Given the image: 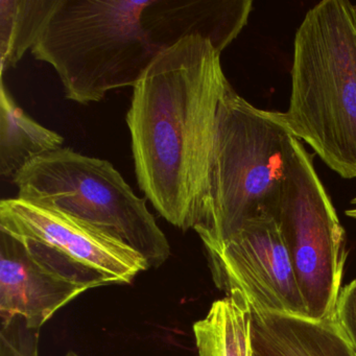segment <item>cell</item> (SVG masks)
I'll return each mask as SVG.
<instances>
[{
    "label": "cell",
    "mask_w": 356,
    "mask_h": 356,
    "mask_svg": "<svg viewBox=\"0 0 356 356\" xmlns=\"http://www.w3.org/2000/svg\"><path fill=\"white\" fill-rule=\"evenodd\" d=\"M220 55L201 37L158 54L127 113L139 188L182 231L207 216L218 108L231 85Z\"/></svg>",
    "instance_id": "cell-1"
},
{
    "label": "cell",
    "mask_w": 356,
    "mask_h": 356,
    "mask_svg": "<svg viewBox=\"0 0 356 356\" xmlns=\"http://www.w3.org/2000/svg\"><path fill=\"white\" fill-rule=\"evenodd\" d=\"M289 108L291 134L343 179L356 178V9L323 0L293 40Z\"/></svg>",
    "instance_id": "cell-2"
},
{
    "label": "cell",
    "mask_w": 356,
    "mask_h": 356,
    "mask_svg": "<svg viewBox=\"0 0 356 356\" xmlns=\"http://www.w3.org/2000/svg\"><path fill=\"white\" fill-rule=\"evenodd\" d=\"M149 0H59L32 49L53 66L66 99L99 103L136 86L160 54L141 24Z\"/></svg>",
    "instance_id": "cell-3"
},
{
    "label": "cell",
    "mask_w": 356,
    "mask_h": 356,
    "mask_svg": "<svg viewBox=\"0 0 356 356\" xmlns=\"http://www.w3.org/2000/svg\"><path fill=\"white\" fill-rule=\"evenodd\" d=\"M282 112L258 109L229 86L218 108L204 248L226 241L248 220L270 216L286 172L291 136Z\"/></svg>",
    "instance_id": "cell-4"
},
{
    "label": "cell",
    "mask_w": 356,
    "mask_h": 356,
    "mask_svg": "<svg viewBox=\"0 0 356 356\" xmlns=\"http://www.w3.org/2000/svg\"><path fill=\"white\" fill-rule=\"evenodd\" d=\"M12 181L19 199L65 212L118 237L149 268L170 257L168 237L145 199L107 160L61 147L31 162Z\"/></svg>",
    "instance_id": "cell-5"
},
{
    "label": "cell",
    "mask_w": 356,
    "mask_h": 356,
    "mask_svg": "<svg viewBox=\"0 0 356 356\" xmlns=\"http://www.w3.org/2000/svg\"><path fill=\"white\" fill-rule=\"evenodd\" d=\"M270 216L282 230L308 318L337 320L348 257L345 229L312 155L293 135L287 147L284 180Z\"/></svg>",
    "instance_id": "cell-6"
},
{
    "label": "cell",
    "mask_w": 356,
    "mask_h": 356,
    "mask_svg": "<svg viewBox=\"0 0 356 356\" xmlns=\"http://www.w3.org/2000/svg\"><path fill=\"white\" fill-rule=\"evenodd\" d=\"M0 231L60 276L89 289L130 284L147 260L118 237L65 212L19 197L0 202Z\"/></svg>",
    "instance_id": "cell-7"
},
{
    "label": "cell",
    "mask_w": 356,
    "mask_h": 356,
    "mask_svg": "<svg viewBox=\"0 0 356 356\" xmlns=\"http://www.w3.org/2000/svg\"><path fill=\"white\" fill-rule=\"evenodd\" d=\"M205 251L214 283L226 295L239 291L256 312L308 318L282 230L273 216L248 220Z\"/></svg>",
    "instance_id": "cell-8"
},
{
    "label": "cell",
    "mask_w": 356,
    "mask_h": 356,
    "mask_svg": "<svg viewBox=\"0 0 356 356\" xmlns=\"http://www.w3.org/2000/svg\"><path fill=\"white\" fill-rule=\"evenodd\" d=\"M89 289L49 270L19 239L0 231L1 327L19 318L31 330L40 331L61 308Z\"/></svg>",
    "instance_id": "cell-9"
},
{
    "label": "cell",
    "mask_w": 356,
    "mask_h": 356,
    "mask_svg": "<svg viewBox=\"0 0 356 356\" xmlns=\"http://www.w3.org/2000/svg\"><path fill=\"white\" fill-rule=\"evenodd\" d=\"M252 10V0H149L141 24L159 53L201 37L222 54L247 26Z\"/></svg>",
    "instance_id": "cell-10"
},
{
    "label": "cell",
    "mask_w": 356,
    "mask_h": 356,
    "mask_svg": "<svg viewBox=\"0 0 356 356\" xmlns=\"http://www.w3.org/2000/svg\"><path fill=\"white\" fill-rule=\"evenodd\" d=\"M254 356H356V350L339 321L252 309Z\"/></svg>",
    "instance_id": "cell-11"
},
{
    "label": "cell",
    "mask_w": 356,
    "mask_h": 356,
    "mask_svg": "<svg viewBox=\"0 0 356 356\" xmlns=\"http://www.w3.org/2000/svg\"><path fill=\"white\" fill-rule=\"evenodd\" d=\"M64 138L33 120L0 85V176L12 179L37 158L61 149Z\"/></svg>",
    "instance_id": "cell-12"
},
{
    "label": "cell",
    "mask_w": 356,
    "mask_h": 356,
    "mask_svg": "<svg viewBox=\"0 0 356 356\" xmlns=\"http://www.w3.org/2000/svg\"><path fill=\"white\" fill-rule=\"evenodd\" d=\"M197 356H254L252 308L239 291L212 303L193 325Z\"/></svg>",
    "instance_id": "cell-13"
},
{
    "label": "cell",
    "mask_w": 356,
    "mask_h": 356,
    "mask_svg": "<svg viewBox=\"0 0 356 356\" xmlns=\"http://www.w3.org/2000/svg\"><path fill=\"white\" fill-rule=\"evenodd\" d=\"M59 0H0V74L32 51Z\"/></svg>",
    "instance_id": "cell-14"
},
{
    "label": "cell",
    "mask_w": 356,
    "mask_h": 356,
    "mask_svg": "<svg viewBox=\"0 0 356 356\" xmlns=\"http://www.w3.org/2000/svg\"><path fill=\"white\" fill-rule=\"evenodd\" d=\"M39 331L31 330L22 321L1 327L0 356H35L39 351Z\"/></svg>",
    "instance_id": "cell-15"
},
{
    "label": "cell",
    "mask_w": 356,
    "mask_h": 356,
    "mask_svg": "<svg viewBox=\"0 0 356 356\" xmlns=\"http://www.w3.org/2000/svg\"><path fill=\"white\" fill-rule=\"evenodd\" d=\"M337 320L356 350V279L341 289Z\"/></svg>",
    "instance_id": "cell-16"
},
{
    "label": "cell",
    "mask_w": 356,
    "mask_h": 356,
    "mask_svg": "<svg viewBox=\"0 0 356 356\" xmlns=\"http://www.w3.org/2000/svg\"><path fill=\"white\" fill-rule=\"evenodd\" d=\"M65 356H80L78 353H76V352L74 351H70L67 354H66Z\"/></svg>",
    "instance_id": "cell-17"
},
{
    "label": "cell",
    "mask_w": 356,
    "mask_h": 356,
    "mask_svg": "<svg viewBox=\"0 0 356 356\" xmlns=\"http://www.w3.org/2000/svg\"><path fill=\"white\" fill-rule=\"evenodd\" d=\"M35 356H39V351L37 352L36 355H35Z\"/></svg>",
    "instance_id": "cell-18"
},
{
    "label": "cell",
    "mask_w": 356,
    "mask_h": 356,
    "mask_svg": "<svg viewBox=\"0 0 356 356\" xmlns=\"http://www.w3.org/2000/svg\"><path fill=\"white\" fill-rule=\"evenodd\" d=\"M355 9H356V5H355Z\"/></svg>",
    "instance_id": "cell-19"
}]
</instances>
